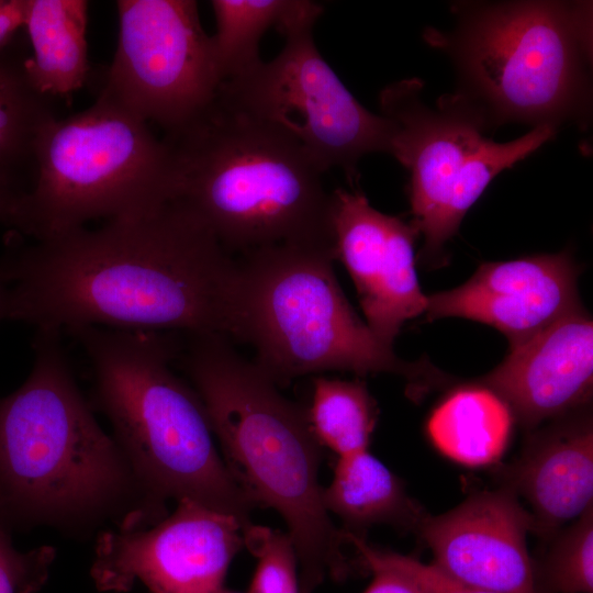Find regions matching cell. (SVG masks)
<instances>
[{
    "label": "cell",
    "instance_id": "31",
    "mask_svg": "<svg viewBox=\"0 0 593 593\" xmlns=\"http://www.w3.org/2000/svg\"><path fill=\"white\" fill-rule=\"evenodd\" d=\"M8 312V286L0 273V321L7 318Z\"/></svg>",
    "mask_w": 593,
    "mask_h": 593
},
{
    "label": "cell",
    "instance_id": "4",
    "mask_svg": "<svg viewBox=\"0 0 593 593\" xmlns=\"http://www.w3.org/2000/svg\"><path fill=\"white\" fill-rule=\"evenodd\" d=\"M164 139L172 158L174 200L232 255L277 245L334 250L324 172L278 128L216 94L202 114Z\"/></svg>",
    "mask_w": 593,
    "mask_h": 593
},
{
    "label": "cell",
    "instance_id": "23",
    "mask_svg": "<svg viewBox=\"0 0 593 593\" xmlns=\"http://www.w3.org/2000/svg\"><path fill=\"white\" fill-rule=\"evenodd\" d=\"M49 97L30 82L24 63L15 66L0 57V180L12 186L13 171L31 163L38 134L56 118Z\"/></svg>",
    "mask_w": 593,
    "mask_h": 593
},
{
    "label": "cell",
    "instance_id": "3",
    "mask_svg": "<svg viewBox=\"0 0 593 593\" xmlns=\"http://www.w3.org/2000/svg\"><path fill=\"white\" fill-rule=\"evenodd\" d=\"M183 357L230 473L256 507L277 511L289 528L300 593H314L326 578L346 580L355 561L323 505L322 446L306 411L223 336L191 335Z\"/></svg>",
    "mask_w": 593,
    "mask_h": 593
},
{
    "label": "cell",
    "instance_id": "32",
    "mask_svg": "<svg viewBox=\"0 0 593 593\" xmlns=\"http://www.w3.org/2000/svg\"><path fill=\"white\" fill-rule=\"evenodd\" d=\"M219 593H236V592H232V591H228V590H225V589H222Z\"/></svg>",
    "mask_w": 593,
    "mask_h": 593
},
{
    "label": "cell",
    "instance_id": "5",
    "mask_svg": "<svg viewBox=\"0 0 593 593\" xmlns=\"http://www.w3.org/2000/svg\"><path fill=\"white\" fill-rule=\"evenodd\" d=\"M94 374V401L143 484L158 500H192L234 516L255 504L230 473L197 391L174 373V342L161 332L83 327L72 332Z\"/></svg>",
    "mask_w": 593,
    "mask_h": 593
},
{
    "label": "cell",
    "instance_id": "11",
    "mask_svg": "<svg viewBox=\"0 0 593 593\" xmlns=\"http://www.w3.org/2000/svg\"><path fill=\"white\" fill-rule=\"evenodd\" d=\"M120 31L99 97L167 135L214 101L222 83L193 0H119Z\"/></svg>",
    "mask_w": 593,
    "mask_h": 593
},
{
    "label": "cell",
    "instance_id": "19",
    "mask_svg": "<svg viewBox=\"0 0 593 593\" xmlns=\"http://www.w3.org/2000/svg\"><path fill=\"white\" fill-rule=\"evenodd\" d=\"M86 0H25L33 55L24 61L32 86L46 97L67 96L88 77Z\"/></svg>",
    "mask_w": 593,
    "mask_h": 593
},
{
    "label": "cell",
    "instance_id": "2",
    "mask_svg": "<svg viewBox=\"0 0 593 593\" xmlns=\"http://www.w3.org/2000/svg\"><path fill=\"white\" fill-rule=\"evenodd\" d=\"M37 331L25 381L0 398V519L85 534L153 526L166 503L143 484L113 437L98 424L59 342Z\"/></svg>",
    "mask_w": 593,
    "mask_h": 593
},
{
    "label": "cell",
    "instance_id": "8",
    "mask_svg": "<svg viewBox=\"0 0 593 593\" xmlns=\"http://www.w3.org/2000/svg\"><path fill=\"white\" fill-rule=\"evenodd\" d=\"M30 189L7 223L36 242L93 220L144 215L174 200L171 152L148 123L101 97L42 128Z\"/></svg>",
    "mask_w": 593,
    "mask_h": 593
},
{
    "label": "cell",
    "instance_id": "20",
    "mask_svg": "<svg viewBox=\"0 0 593 593\" xmlns=\"http://www.w3.org/2000/svg\"><path fill=\"white\" fill-rule=\"evenodd\" d=\"M514 421L499 394L475 383L450 391L432 411L426 430L444 456L475 468L500 460L508 446Z\"/></svg>",
    "mask_w": 593,
    "mask_h": 593
},
{
    "label": "cell",
    "instance_id": "28",
    "mask_svg": "<svg viewBox=\"0 0 593 593\" xmlns=\"http://www.w3.org/2000/svg\"><path fill=\"white\" fill-rule=\"evenodd\" d=\"M345 537L348 545L355 548L362 567L372 573V580L363 593H415L395 571L371 552L365 537L347 532Z\"/></svg>",
    "mask_w": 593,
    "mask_h": 593
},
{
    "label": "cell",
    "instance_id": "1",
    "mask_svg": "<svg viewBox=\"0 0 593 593\" xmlns=\"http://www.w3.org/2000/svg\"><path fill=\"white\" fill-rule=\"evenodd\" d=\"M7 318L37 331H186L236 339L239 266L172 200L36 242L0 260Z\"/></svg>",
    "mask_w": 593,
    "mask_h": 593
},
{
    "label": "cell",
    "instance_id": "21",
    "mask_svg": "<svg viewBox=\"0 0 593 593\" xmlns=\"http://www.w3.org/2000/svg\"><path fill=\"white\" fill-rule=\"evenodd\" d=\"M307 0H212L216 30L210 36L222 82L255 68L262 59L259 43L273 26L281 31L307 5Z\"/></svg>",
    "mask_w": 593,
    "mask_h": 593
},
{
    "label": "cell",
    "instance_id": "15",
    "mask_svg": "<svg viewBox=\"0 0 593 593\" xmlns=\"http://www.w3.org/2000/svg\"><path fill=\"white\" fill-rule=\"evenodd\" d=\"M577 276L568 253L486 262L460 287L427 296L425 313L493 326L513 349L581 309Z\"/></svg>",
    "mask_w": 593,
    "mask_h": 593
},
{
    "label": "cell",
    "instance_id": "24",
    "mask_svg": "<svg viewBox=\"0 0 593 593\" xmlns=\"http://www.w3.org/2000/svg\"><path fill=\"white\" fill-rule=\"evenodd\" d=\"M548 541L534 560L538 593H593V506Z\"/></svg>",
    "mask_w": 593,
    "mask_h": 593
},
{
    "label": "cell",
    "instance_id": "17",
    "mask_svg": "<svg viewBox=\"0 0 593 593\" xmlns=\"http://www.w3.org/2000/svg\"><path fill=\"white\" fill-rule=\"evenodd\" d=\"M499 474L501 486L528 502L534 534L544 540L580 517L593 506V425L586 407L532 430Z\"/></svg>",
    "mask_w": 593,
    "mask_h": 593
},
{
    "label": "cell",
    "instance_id": "25",
    "mask_svg": "<svg viewBox=\"0 0 593 593\" xmlns=\"http://www.w3.org/2000/svg\"><path fill=\"white\" fill-rule=\"evenodd\" d=\"M243 538L257 559L248 593H300L298 558L289 534L250 524Z\"/></svg>",
    "mask_w": 593,
    "mask_h": 593
},
{
    "label": "cell",
    "instance_id": "26",
    "mask_svg": "<svg viewBox=\"0 0 593 593\" xmlns=\"http://www.w3.org/2000/svg\"><path fill=\"white\" fill-rule=\"evenodd\" d=\"M10 530L0 519V593H37L48 578L55 550L43 546L19 551Z\"/></svg>",
    "mask_w": 593,
    "mask_h": 593
},
{
    "label": "cell",
    "instance_id": "13",
    "mask_svg": "<svg viewBox=\"0 0 593 593\" xmlns=\"http://www.w3.org/2000/svg\"><path fill=\"white\" fill-rule=\"evenodd\" d=\"M353 187L332 191L335 259L353 279L366 324L393 349L403 324L427 307L415 271L418 231L376 210L357 183Z\"/></svg>",
    "mask_w": 593,
    "mask_h": 593
},
{
    "label": "cell",
    "instance_id": "30",
    "mask_svg": "<svg viewBox=\"0 0 593 593\" xmlns=\"http://www.w3.org/2000/svg\"><path fill=\"white\" fill-rule=\"evenodd\" d=\"M20 193L0 180V222H7L14 200Z\"/></svg>",
    "mask_w": 593,
    "mask_h": 593
},
{
    "label": "cell",
    "instance_id": "14",
    "mask_svg": "<svg viewBox=\"0 0 593 593\" xmlns=\"http://www.w3.org/2000/svg\"><path fill=\"white\" fill-rule=\"evenodd\" d=\"M535 522L511 490L480 491L439 515L425 514L415 534L449 575L491 593H538L527 535Z\"/></svg>",
    "mask_w": 593,
    "mask_h": 593
},
{
    "label": "cell",
    "instance_id": "10",
    "mask_svg": "<svg viewBox=\"0 0 593 593\" xmlns=\"http://www.w3.org/2000/svg\"><path fill=\"white\" fill-rule=\"evenodd\" d=\"M322 13L314 2L280 31L284 45L272 60L222 82L217 97L288 135L323 172L339 168L356 184L365 155L390 154L393 125L366 109L320 54L313 29Z\"/></svg>",
    "mask_w": 593,
    "mask_h": 593
},
{
    "label": "cell",
    "instance_id": "9",
    "mask_svg": "<svg viewBox=\"0 0 593 593\" xmlns=\"http://www.w3.org/2000/svg\"><path fill=\"white\" fill-rule=\"evenodd\" d=\"M423 87L417 78L390 83L381 90L379 104L380 114L393 125L390 155L410 175L412 223L424 237V256L430 259L444 251L493 178L551 139L557 130L539 125L519 138L497 143L450 93L435 108L426 104Z\"/></svg>",
    "mask_w": 593,
    "mask_h": 593
},
{
    "label": "cell",
    "instance_id": "12",
    "mask_svg": "<svg viewBox=\"0 0 593 593\" xmlns=\"http://www.w3.org/2000/svg\"><path fill=\"white\" fill-rule=\"evenodd\" d=\"M243 546L234 516L182 499L153 526L100 533L91 575L108 592H126L141 581L149 593H219Z\"/></svg>",
    "mask_w": 593,
    "mask_h": 593
},
{
    "label": "cell",
    "instance_id": "7",
    "mask_svg": "<svg viewBox=\"0 0 593 593\" xmlns=\"http://www.w3.org/2000/svg\"><path fill=\"white\" fill-rule=\"evenodd\" d=\"M334 260L332 249L291 245L240 255L236 340L254 347L255 366L277 385L329 370L390 372L406 378L415 396L440 381L372 334L339 287Z\"/></svg>",
    "mask_w": 593,
    "mask_h": 593
},
{
    "label": "cell",
    "instance_id": "16",
    "mask_svg": "<svg viewBox=\"0 0 593 593\" xmlns=\"http://www.w3.org/2000/svg\"><path fill=\"white\" fill-rule=\"evenodd\" d=\"M481 383L499 394L514 419L535 430L588 407L593 389V323L581 309L510 354Z\"/></svg>",
    "mask_w": 593,
    "mask_h": 593
},
{
    "label": "cell",
    "instance_id": "6",
    "mask_svg": "<svg viewBox=\"0 0 593 593\" xmlns=\"http://www.w3.org/2000/svg\"><path fill=\"white\" fill-rule=\"evenodd\" d=\"M450 31L424 40L447 54L451 97L485 130L518 122L557 127L588 119L589 7L566 1L458 2Z\"/></svg>",
    "mask_w": 593,
    "mask_h": 593
},
{
    "label": "cell",
    "instance_id": "27",
    "mask_svg": "<svg viewBox=\"0 0 593 593\" xmlns=\"http://www.w3.org/2000/svg\"><path fill=\"white\" fill-rule=\"evenodd\" d=\"M371 552L395 571L415 593H491L469 585L437 568L434 563L398 552L379 549L369 544Z\"/></svg>",
    "mask_w": 593,
    "mask_h": 593
},
{
    "label": "cell",
    "instance_id": "22",
    "mask_svg": "<svg viewBox=\"0 0 593 593\" xmlns=\"http://www.w3.org/2000/svg\"><path fill=\"white\" fill-rule=\"evenodd\" d=\"M378 414L363 381L314 379L307 419L320 445L338 457L369 449Z\"/></svg>",
    "mask_w": 593,
    "mask_h": 593
},
{
    "label": "cell",
    "instance_id": "18",
    "mask_svg": "<svg viewBox=\"0 0 593 593\" xmlns=\"http://www.w3.org/2000/svg\"><path fill=\"white\" fill-rule=\"evenodd\" d=\"M322 501L329 515L342 519V529L357 536L379 524L415 532L426 514L407 495L402 480L369 449L338 457Z\"/></svg>",
    "mask_w": 593,
    "mask_h": 593
},
{
    "label": "cell",
    "instance_id": "29",
    "mask_svg": "<svg viewBox=\"0 0 593 593\" xmlns=\"http://www.w3.org/2000/svg\"><path fill=\"white\" fill-rule=\"evenodd\" d=\"M25 0H0V52L24 27Z\"/></svg>",
    "mask_w": 593,
    "mask_h": 593
}]
</instances>
